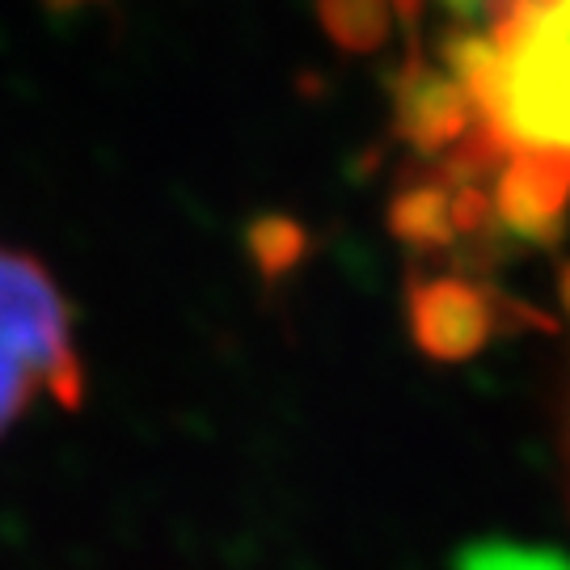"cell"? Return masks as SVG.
Instances as JSON below:
<instances>
[{
    "label": "cell",
    "mask_w": 570,
    "mask_h": 570,
    "mask_svg": "<svg viewBox=\"0 0 570 570\" xmlns=\"http://www.w3.org/2000/svg\"><path fill=\"white\" fill-rule=\"evenodd\" d=\"M487 21L406 89V131L465 174L546 165L570 174V0H487Z\"/></svg>",
    "instance_id": "cell-1"
},
{
    "label": "cell",
    "mask_w": 570,
    "mask_h": 570,
    "mask_svg": "<svg viewBox=\"0 0 570 570\" xmlns=\"http://www.w3.org/2000/svg\"><path fill=\"white\" fill-rule=\"evenodd\" d=\"M81 385L63 292L35 258L0 245V435L42 397L77 406Z\"/></svg>",
    "instance_id": "cell-2"
},
{
    "label": "cell",
    "mask_w": 570,
    "mask_h": 570,
    "mask_svg": "<svg viewBox=\"0 0 570 570\" xmlns=\"http://www.w3.org/2000/svg\"><path fill=\"white\" fill-rule=\"evenodd\" d=\"M419 326H423V343L440 355H465L473 346L487 343L490 334V308L478 292L456 284H435L423 292V308H419Z\"/></svg>",
    "instance_id": "cell-3"
},
{
    "label": "cell",
    "mask_w": 570,
    "mask_h": 570,
    "mask_svg": "<svg viewBox=\"0 0 570 570\" xmlns=\"http://www.w3.org/2000/svg\"><path fill=\"white\" fill-rule=\"evenodd\" d=\"M562 301H567V308H570V266H567V275H562Z\"/></svg>",
    "instance_id": "cell-4"
}]
</instances>
